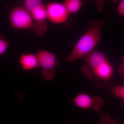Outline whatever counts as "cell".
Here are the masks:
<instances>
[{
  "instance_id": "6da1fadb",
  "label": "cell",
  "mask_w": 124,
  "mask_h": 124,
  "mask_svg": "<svg viewBox=\"0 0 124 124\" xmlns=\"http://www.w3.org/2000/svg\"><path fill=\"white\" fill-rule=\"evenodd\" d=\"M104 25L105 22L102 20L89 23L86 32L77 41L65 60L69 62H75L93 50L101 40L102 29Z\"/></svg>"
},
{
  "instance_id": "7a4b0ae2",
  "label": "cell",
  "mask_w": 124,
  "mask_h": 124,
  "mask_svg": "<svg viewBox=\"0 0 124 124\" xmlns=\"http://www.w3.org/2000/svg\"><path fill=\"white\" fill-rule=\"evenodd\" d=\"M9 20L11 27L17 30L33 31L36 27V23L31 15L23 6L14 7L10 10Z\"/></svg>"
},
{
  "instance_id": "3957f363",
  "label": "cell",
  "mask_w": 124,
  "mask_h": 124,
  "mask_svg": "<svg viewBox=\"0 0 124 124\" xmlns=\"http://www.w3.org/2000/svg\"><path fill=\"white\" fill-rule=\"evenodd\" d=\"M39 66L41 68V76L44 79L50 80L56 74L55 69L59 65V62L56 55L50 51L40 50L37 54Z\"/></svg>"
},
{
  "instance_id": "277c9868",
  "label": "cell",
  "mask_w": 124,
  "mask_h": 124,
  "mask_svg": "<svg viewBox=\"0 0 124 124\" xmlns=\"http://www.w3.org/2000/svg\"><path fill=\"white\" fill-rule=\"evenodd\" d=\"M78 108L83 110L91 109L97 112L101 110L104 99L98 95H90L85 93H80L72 100Z\"/></svg>"
},
{
  "instance_id": "5b68a950",
  "label": "cell",
  "mask_w": 124,
  "mask_h": 124,
  "mask_svg": "<svg viewBox=\"0 0 124 124\" xmlns=\"http://www.w3.org/2000/svg\"><path fill=\"white\" fill-rule=\"evenodd\" d=\"M85 64L81 68L82 71L89 80H91L92 72L95 69L109 61L106 54L94 50L84 57Z\"/></svg>"
},
{
  "instance_id": "8992f818",
  "label": "cell",
  "mask_w": 124,
  "mask_h": 124,
  "mask_svg": "<svg viewBox=\"0 0 124 124\" xmlns=\"http://www.w3.org/2000/svg\"><path fill=\"white\" fill-rule=\"evenodd\" d=\"M48 19L52 23L61 24L68 20L69 15L68 11L63 3L58 2H49L46 6Z\"/></svg>"
},
{
  "instance_id": "52a82bcc",
  "label": "cell",
  "mask_w": 124,
  "mask_h": 124,
  "mask_svg": "<svg viewBox=\"0 0 124 124\" xmlns=\"http://www.w3.org/2000/svg\"><path fill=\"white\" fill-rule=\"evenodd\" d=\"M113 69L109 61L104 63L92 72L91 80L96 79L103 83L108 82L113 75Z\"/></svg>"
},
{
  "instance_id": "ba28073f",
  "label": "cell",
  "mask_w": 124,
  "mask_h": 124,
  "mask_svg": "<svg viewBox=\"0 0 124 124\" xmlns=\"http://www.w3.org/2000/svg\"><path fill=\"white\" fill-rule=\"evenodd\" d=\"M19 63L21 68L25 71H30L39 67L36 54L33 53L22 54L19 57Z\"/></svg>"
},
{
  "instance_id": "9c48e42d",
  "label": "cell",
  "mask_w": 124,
  "mask_h": 124,
  "mask_svg": "<svg viewBox=\"0 0 124 124\" xmlns=\"http://www.w3.org/2000/svg\"><path fill=\"white\" fill-rule=\"evenodd\" d=\"M98 86L106 89L109 92L116 97L121 99L123 101L121 104L124 106V85H113L108 82L103 83L102 84H98Z\"/></svg>"
},
{
  "instance_id": "30bf717a",
  "label": "cell",
  "mask_w": 124,
  "mask_h": 124,
  "mask_svg": "<svg viewBox=\"0 0 124 124\" xmlns=\"http://www.w3.org/2000/svg\"><path fill=\"white\" fill-rule=\"evenodd\" d=\"M29 13L35 23L45 22L48 19L46 6L44 4L36 8Z\"/></svg>"
},
{
  "instance_id": "8fae6325",
  "label": "cell",
  "mask_w": 124,
  "mask_h": 124,
  "mask_svg": "<svg viewBox=\"0 0 124 124\" xmlns=\"http://www.w3.org/2000/svg\"><path fill=\"white\" fill-rule=\"evenodd\" d=\"M63 3L70 14L78 12L82 5V1L80 0H65Z\"/></svg>"
},
{
  "instance_id": "7c38bea8",
  "label": "cell",
  "mask_w": 124,
  "mask_h": 124,
  "mask_svg": "<svg viewBox=\"0 0 124 124\" xmlns=\"http://www.w3.org/2000/svg\"><path fill=\"white\" fill-rule=\"evenodd\" d=\"M41 0H24L23 2V7L29 13L36 8L44 5Z\"/></svg>"
},
{
  "instance_id": "4fadbf2b",
  "label": "cell",
  "mask_w": 124,
  "mask_h": 124,
  "mask_svg": "<svg viewBox=\"0 0 124 124\" xmlns=\"http://www.w3.org/2000/svg\"><path fill=\"white\" fill-rule=\"evenodd\" d=\"M100 116V119L99 124H121L117 119L111 118L108 115L101 113Z\"/></svg>"
},
{
  "instance_id": "5bb4252c",
  "label": "cell",
  "mask_w": 124,
  "mask_h": 124,
  "mask_svg": "<svg viewBox=\"0 0 124 124\" xmlns=\"http://www.w3.org/2000/svg\"><path fill=\"white\" fill-rule=\"evenodd\" d=\"M9 46V43L5 39L4 35L0 32V56L6 53Z\"/></svg>"
},
{
  "instance_id": "9a60e30c",
  "label": "cell",
  "mask_w": 124,
  "mask_h": 124,
  "mask_svg": "<svg viewBox=\"0 0 124 124\" xmlns=\"http://www.w3.org/2000/svg\"><path fill=\"white\" fill-rule=\"evenodd\" d=\"M117 11L119 15L124 17V0L121 1L118 5Z\"/></svg>"
},
{
  "instance_id": "2e32d148",
  "label": "cell",
  "mask_w": 124,
  "mask_h": 124,
  "mask_svg": "<svg viewBox=\"0 0 124 124\" xmlns=\"http://www.w3.org/2000/svg\"><path fill=\"white\" fill-rule=\"evenodd\" d=\"M118 73L124 78V54L121 59V63L118 68Z\"/></svg>"
},
{
  "instance_id": "e0dca14e",
  "label": "cell",
  "mask_w": 124,
  "mask_h": 124,
  "mask_svg": "<svg viewBox=\"0 0 124 124\" xmlns=\"http://www.w3.org/2000/svg\"><path fill=\"white\" fill-rule=\"evenodd\" d=\"M67 124H75L74 122H72V121H68L67 123Z\"/></svg>"
}]
</instances>
